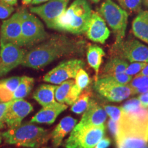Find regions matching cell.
<instances>
[{
	"mask_svg": "<svg viewBox=\"0 0 148 148\" xmlns=\"http://www.w3.org/2000/svg\"><path fill=\"white\" fill-rule=\"evenodd\" d=\"M14 10L15 9L12 5L0 0V19H5L8 18Z\"/></svg>",
	"mask_w": 148,
	"mask_h": 148,
	"instance_id": "34",
	"label": "cell"
},
{
	"mask_svg": "<svg viewBox=\"0 0 148 148\" xmlns=\"http://www.w3.org/2000/svg\"><path fill=\"white\" fill-rule=\"evenodd\" d=\"M75 82L73 79H68L61 83L60 86H57L55 90V99H56L57 102L64 103H65L66 97L70 88L73 86Z\"/></svg>",
	"mask_w": 148,
	"mask_h": 148,
	"instance_id": "26",
	"label": "cell"
},
{
	"mask_svg": "<svg viewBox=\"0 0 148 148\" xmlns=\"http://www.w3.org/2000/svg\"><path fill=\"white\" fill-rule=\"evenodd\" d=\"M67 108V106L63 103L55 102L49 106L42 107L35 115L31 119V123H46L52 124L58 117L59 114Z\"/></svg>",
	"mask_w": 148,
	"mask_h": 148,
	"instance_id": "17",
	"label": "cell"
},
{
	"mask_svg": "<svg viewBox=\"0 0 148 148\" xmlns=\"http://www.w3.org/2000/svg\"><path fill=\"white\" fill-rule=\"evenodd\" d=\"M13 92L9 90L0 81V101L8 102L12 100Z\"/></svg>",
	"mask_w": 148,
	"mask_h": 148,
	"instance_id": "35",
	"label": "cell"
},
{
	"mask_svg": "<svg viewBox=\"0 0 148 148\" xmlns=\"http://www.w3.org/2000/svg\"><path fill=\"white\" fill-rule=\"evenodd\" d=\"M82 90L77 87L76 84L74 83L73 86L70 88L69 93H68L67 97H66L65 103H67L68 105H71L77 100V98L79 97Z\"/></svg>",
	"mask_w": 148,
	"mask_h": 148,
	"instance_id": "32",
	"label": "cell"
},
{
	"mask_svg": "<svg viewBox=\"0 0 148 148\" xmlns=\"http://www.w3.org/2000/svg\"><path fill=\"white\" fill-rule=\"evenodd\" d=\"M43 148H49V147H43Z\"/></svg>",
	"mask_w": 148,
	"mask_h": 148,
	"instance_id": "48",
	"label": "cell"
},
{
	"mask_svg": "<svg viewBox=\"0 0 148 148\" xmlns=\"http://www.w3.org/2000/svg\"><path fill=\"white\" fill-rule=\"evenodd\" d=\"M32 111V104L23 99L12 100L5 114V123L10 128L17 127Z\"/></svg>",
	"mask_w": 148,
	"mask_h": 148,
	"instance_id": "14",
	"label": "cell"
},
{
	"mask_svg": "<svg viewBox=\"0 0 148 148\" xmlns=\"http://www.w3.org/2000/svg\"><path fill=\"white\" fill-rule=\"evenodd\" d=\"M115 138L116 148H140L148 144V122L138 121L122 113Z\"/></svg>",
	"mask_w": 148,
	"mask_h": 148,
	"instance_id": "4",
	"label": "cell"
},
{
	"mask_svg": "<svg viewBox=\"0 0 148 148\" xmlns=\"http://www.w3.org/2000/svg\"><path fill=\"white\" fill-rule=\"evenodd\" d=\"M57 86L51 84H41L33 93V98L42 107L49 106L55 101V90Z\"/></svg>",
	"mask_w": 148,
	"mask_h": 148,
	"instance_id": "20",
	"label": "cell"
},
{
	"mask_svg": "<svg viewBox=\"0 0 148 148\" xmlns=\"http://www.w3.org/2000/svg\"><path fill=\"white\" fill-rule=\"evenodd\" d=\"M90 92L86 91L79 95L76 101L71 105V110L74 113L80 114L87 108L90 101Z\"/></svg>",
	"mask_w": 148,
	"mask_h": 148,
	"instance_id": "25",
	"label": "cell"
},
{
	"mask_svg": "<svg viewBox=\"0 0 148 148\" xmlns=\"http://www.w3.org/2000/svg\"><path fill=\"white\" fill-rule=\"evenodd\" d=\"M34 83V79L28 76H22L20 79V82L13 93L14 99H21L29 95L32 89Z\"/></svg>",
	"mask_w": 148,
	"mask_h": 148,
	"instance_id": "23",
	"label": "cell"
},
{
	"mask_svg": "<svg viewBox=\"0 0 148 148\" xmlns=\"http://www.w3.org/2000/svg\"><path fill=\"white\" fill-rule=\"evenodd\" d=\"M90 1H91L92 2H93V3H98L99 1H100L101 0H90Z\"/></svg>",
	"mask_w": 148,
	"mask_h": 148,
	"instance_id": "45",
	"label": "cell"
},
{
	"mask_svg": "<svg viewBox=\"0 0 148 148\" xmlns=\"http://www.w3.org/2000/svg\"><path fill=\"white\" fill-rule=\"evenodd\" d=\"M1 135L6 143L29 148L41 147L51 138L49 130L31 123H25L12 127Z\"/></svg>",
	"mask_w": 148,
	"mask_h": 148,
	"instance_id": "3",
	"label": "cell"
},
{
	"mask_svg": "<svg viewBox=\"0 0 148 148\" xmlns=\"http://www.w3.org/2000/svg\"><path fill=\"white\" fill-rule=\"evenodd\" d=\"M0 46V77H2L22 64L27 51L12 44Z\"/></svg>",
	"mask_w": 148,
	"mask_h": 148,
	"instance_id": "12",
	"label": "cell"
},
{
	"mask_svg": "<svg viewBox=\"0 0 148 148\" xmlns=\"http://www.w3.org/2000/svg\"><path fill=\"white\" fill-rule=\"evenodd\" d=\"M137 75H145V76L148 77V63H147L145 67L142 69V71L140 72Z\"/></svg>",
	"mask_w": 148,
	"mask_h": 148,
	"instance_id": "40",
	"label": "cell"
},
{
	"mask_svg": "<svg viewBox=\"0 0 148 148\" xmlns=\"http://www.w3.org/2000/svg\"><path fill=\"white\" fill-rule=\"evenodd\" d=\"M104 56L105 52L103 49L98 45H93L88 47L86 52V58L89 66L95 70L96 76H97L99 67Z\"/></svg>",
	"mask_w": 148,
	"mask_h": 148,
	"instance_id": "21",
	"label": "cell"
},
{
	"mask_svg": "<svg viewBox=\"0 0 148 148\" xmlns=\"http://www.w3.org/2000/svg\"><path fill=\"white\" fill-rule=\"evenodd\" d=\"M137 98L140 101V105H141L143 108H148V92L140 94Z\"/></svg>",
	"mask_w": 148,
	"mask_h": 148,
	"instance_id": "38",
	"label": "cell"
},
{
	"mask_svg": "<svg viewBox=\"0 0 148 148\" xmlns=\"http://www.w3.org/2000/svg\"><path fill=\"white\" fill-rule=\"evenodd\" d=\"M1 1H3V2L8 3L9 5H12V6L17 4V0H1Z\"/></svg>",
	"mask_w": 148,
	"mask_h": 148,
	"instance_id": "41",
	"label": "cell"
},
{
	"mask_svg": "<svg viewBox=\"0 0 148 148\" xmlns=\"http://www.w3.org/2000/svg\"><path fill=\"white\" fill-rule=\"evenodd\" d=\"M143 2L144 5L148 8V0H143Z\"/></svg>",
	"mask_w": 148,
	"mask_h": 148,
	"instance_id": "44",
	"label": "cell"
},
{
	"mask_svg": "<svg viewBox=\"0 0 148 148\" xmlns=\"http://www.w3.org/2000/svg\"><path fill=\"white\" fill-rule=\"evenodd\" d=\"M113 56L127 60L130 62H148V47L133 37L130 36L112 47Z\"/></svg>",
	"mask_w": 148,
	"mask_h": 148,
	"instance_id": "8",
	"label": "cell"
},
{
	"mask_svg": "<svg viewBox=\"0 0 148 148\" xmlns=\"http://www.w3.org/2000/svg\"><path fill=\"white\" fill-rule=\"evenodd\" d=\"M104 109L106 114L110 116V119L114 121H119L122 114L121 106H104Z\"/></svg>",
	"mask_w": 148,
	"mask_h": 148,
	"instance_id": "30",
	"label": "cell"
},
{
	"mask_svg": "<svg viewBox=\"0 0 148 148\" xmlns=\"http://www.w3.org/2000/svg\"><path fill=\"white\" fill-rule=\"evenodd\" d=\"M106 119L105 110L95 101H89L87 108L84 112L82 119L74 128L80 130L91 127H97L104 125Z\"/></svg>",
	"mask_w": 148,
	"mask_h": 148,
	"instance_id": "15",
	"label": "cell"
},
{
	"mask_svg": "<svg viewBox=\"0 0 148 148\" xmlns=\"http://www.w3.org/2000/svg\"><path fill=\"white\" fill-rule=\"evenodd\" d=\"M110 140L108 138H103L98 142L94 148H108L110 145Z\"/></svg>",
	"mask_w": 148,
	"mask_h": 148,
	"instance_id": "39",
	"label": "cell"
},
{
	"mask_svg": "<svg viewBox=\"0 0 148 148\" xmlns=\"http://www.w3.org/2000/svg\"><path fill=\"white\" fill-rule=\"evenodd\" d=\"M123 10L130 12L138 13L141 11L142 0H117Z\"/></svg>",
	"mask_w": 148,
	"mask_h": 148,
	"instance_id": "27",
	"label": "cell"
},
{
	"mask_svg": "<svg viewBox=\"0 0 148 148\" xmlns=\"http://www.w3.org/2000/svg\"><path fill=\"white\" fill-rule=\"evenodd\" d=\"M12 44L23 47L21 34V10L3 21L0 28V45Z\"/></svg>",
	"mask_w": 148,
	"mask_h": 148,
	"instance_id": "11",
	"label": "cell"
},
{
	"mask_svg": "<svg viewBox=\"0 0 148 148\" xmlns=\"http://www.w3.org/2000/svg\"><path fill=\"white\" fill-rule=\"evenodd\" d=\"M68 2L67 0H49L41 5L30 7L29 11L39 16L47 27L51 29L57 18L66 10Z\"/></svg>",
	"mask_w": 148,
	"mask_h": 148,
	"instance_id": "13",
	"label": "cell"
},
{
	"mask_svg": "<svg viewBox=\"0 0 148 148\" xmlns=\"http://www.w3.org/2000/svg\"><path fill=\"white\" fill-rule=\"evenodd\" d=\"M132 32L138 39L148 44V10H141L133 20Z\"/></svg>",
	"mask_w": 148,
	"mask_h": 148,
	"instance_id": "19",
	"label": "cell"
},
{
	"mask_svg": "<svg viewBox=\"0 0 148 148\" xmlns=\"http://www.w3.org/2000/svg\"><path fill=\"white\" fill-rule=\"evenodd\" d=\"M11 101L8 102H0V129L5 127V117Z\"/></svg>",
	"mask_w": 148,
	"mask_h": 148,
	"instance_id": "36",
	"label": "cell"
},
{
	"mask_svg": "<svg viewBox=\"0 0 148 148\" xmlns=\"http://www.w3.org/2000/svg\"><path fill=\"white\" fill-rule=\"evenodd\" d=\"M1 141H2V136H1V135L0 134V143H1Z\"/></svg>",
	"mask_w": 148,
	"mask_h": 148,
	"instance_id": "46",
	"label": "cell"
},
{
	"mask_svg": "<svg viewBox=\"0 0 148 148\" xmlns=\"http://www.w3.org/2000/svg\"><path fill=\"white\" fill-rule=\"evenodd\" d=\"M92 10L87 0H75L66 10L57 18L52 28L73 34L86 32Z\"/></svg>",
	"mask_w": 148,
	"mask_h": 148,
	"instance_id": "2",
	"label": "cell"
},
{
	"mask_svg": "<svg viewBox=\"0 0 148 148\" xmlns=\"http://www.w3.org/2000/svg\"><path fill=\"white\" fill-rule=\"evenodd\" d=\"M84 62L79 59H71L59 63L44 75L45 82L60 84L70 78H74L77 71L84 66Z\"/></svg>",
	"mask_w": 148,
	"mask_h": 148,
	"instance_id": "10",
	"label": "cell"
},
{
	"mask_svg": "<svg viewBox=\"0 0 148 148\" xmlns=\"http://www.w3.org/2000/svg\"><path fill=\"white\" fill-rule=\"evenodd\" d=\"M21 1H22V3H23V5H29V3H32V0H21Z\"/></svg>",
	"mask_w": 148,
	"mask_h": 148,
	"instance_id": "43",
	"label": "cell"
},
{
	"mask_svg": "<svg viewBox=\"0 0 148 148\" xmlns=\"http://www.w3.org/2000/svg\"><path fill=\"white\" fill-rule=\"evenodd\" d=\"M49 0H32V5H36V4H39V3L45 2V1H48Z\"/></svg>",
	"mask_w": 148,
	"mask_h": 148,
	"instance_id": "42",
	"label": "cell"
},
{
	"mask_svg": "<svg viewBox=\"0 0 148 148\" xmlns=\"http://www.w3.org/2000/svg\"><path fill=\"white\" fill-rule=\"evenodd\" d=\"M20 79H21V77L14 76L9 77V78L1 79L0 81L9 90H10L11 92L14 93V92L15 91L16 88L18 86Z\"/></svg>",
	"mask_w": 148,
	"mask_h": 148,
	"instance_id": "33",
	"label": "cell"
},
{
	"mask_svg": "<svg viewBox=\"0 0 148 148\" xmlns=\"http://www.w3.org/2000/svg\"><path fill=\"white\" fill-rule=\"evenodd\" d=\"M97 12L116 34L114 45H117L123 41L128 18V14L126 11L112 0H106L101 3Z\"/></svg>",
	"mask_w": 148,
	"mask_h": 148,
	"instance_id": "5",
	"label": "cell"
},
{
	"mask_svg": "<svg viewBox=\"0 0 148 148\" xmlns=\"http://www.w3.org/2000/svg\"><path fill=\"white\" fill-rule=\"evenodd\" d=\"M84 45L82 40L53 35L27 51L22 65L34 69H42L57 59L79 53Z\"/></svg>",
	"mask_w": 148,
	"mask_h": 148,
	"instance_id": "1",
	"label": "cell"
},
{
	"mask_svg": "<svg viewBox=\"0 0 148 148\" xmlns=\"http://www.w3.org/2000/svg\"><path fill=\"white\" fill-rule=\"evenodd\" d=\"M85 33L88 39L101 44L105 43L110 36V30L106 22L97 12H92Z\"/></svg>",
	"mask_w": 148,
	"mask_h": 148,
	"instance_id": "16",
	"label": "cell"
},
{
	"mask_svg": "<svg viewBox=\"0 0 148 148\" xmlns=\"http://www.w3.org/2000/svg\"><path fill=\"white\" fill-rule=\"evenodd\" d=\"M140 148H148V144H147V145H145V146H143V147H140Z\"/></svg>",
	"mask_w": 148,
	"mask_h": 148,
	"instance_id": "47",
	"label": "cell"
},
{
	"mask_svg": "<svg viewBox=\"0 0 148 148\" xmlns=\"http://www.w3.org/2000/svg\"><path fill=\"white\" fill-rule=\"evenodd\" d=\"M75 84L77 85V87L82 91V90L88 87L90 82V79L88 74L86 73L83 69H80L77 71L75 77Z\"/></svg>",
	"mask_w": 148,
	"mask_h": 148,
	"instance_id": "29",
	"label": "cell"
},
{
	"mask_svg": "<svg viewBox=\"0 0 148 148\" xmlns=\"http://www.w3.org/2000/svg\"><path fill=\"white\" fill-rule=\"evenodd\" d=\"M127 85L134 90L135 94L145 93L148 92V77L136 75Z\"/></svg>",
	"mask_w": 148,
	"mask_h": 148,
	"instance_id": "24",
	"label": "cell"
},
{
	"mask_svg": "<svg viewBox=\"0 0 148 148\" xmlns=\"http://www.w3.org/2000/svg\"><path fill=\"white\" fill-rule=\"evenodd\" d=\"M77 119L71 116H66L61 119L54 130L51 133L52 145L54 148H58L61 145L62 140L66 134L71 132L77 123Z\"/></svg>",
	"mask_w": 148,
	"mask_h": 148,
	"instance_id": "18",
	"label": "cell"
},
{
	"mask_svg": "<svg viewBox=\"0 0 148 148\" xmlns=\"http://www.w3.org/2000/svg\"><path fill=\"white\" fill-rule=\"evenodd\" d=\"M94 88L98 94L112 102H120L135 94L128 85L117 84L103 77L96 79Z\"/></svg>",
	"mask_w": 148,
	"mask_h": 148,
	"instance_id": "9",
	"label": "cell"
},
{
	"mask_svg": "<svg viewBox=\"0 0 148 148\" xmlns=\"http://www.w3.org/2000/svg\"><path fill=\"white\" fill-rule=\"evenodd\" d=\"M128 63L124 59L118 56H112L109 59L102 69V75L124 73Z\"/></svg>",
	"mask_w": 148,
	"mask_h": 148,
	"instance_id": "22",
	"label": "cell"
},
{
	"mask_svg": "<svg viewBox=\"0 0 148 148\" xmlns=\"http://www.w3.org/2000/svg\"><path fill=\"white\" fill-rule=\"evenodd\" d=\"M21 34L23 47H28L38 45L49 37L42 22L26 10H21Z\"/></svg>",
	"mask_w": 148,
	"mask_h": 148,
	"instance_id": "6",
	"label": "cell"
},
{
	"mask_svg": "<svg viewBox=\"0 0 148 148\" xmlns=\"http://www.w3.org/2000/svg\"><path fill=\"white\" fill-rule=\"evenodd\" d=\"M67 1H69V0H67Z\"/></svg>",
	"mask_w": 148,
	"mask_h": 148,
	"instance_id": "49",
	"label": "cell"
},
{
	"mask_svg": "<svg viewBox=\"0 0 148 148\" xmlns=\"http://www.w3.org/2000/svg\"><path fill=\"white\" fill-rule=\"evenodd\" d=\"M147 64V62H134L130 64H128L124 73L130 76L136 75L142 71V69Z\"/></svg>",
	"mask_w": 148,
	"mask_h": 148,
	"instance_id": "31",
	"label": "cell"
},
{
	"mask_svg": "<svg viewBox=\"0 0 148 148\" xmlns=\"http://www.w3.org/2000/svg\"><path fill=\"white\" fill-rule=\"evenodd\" d=\"M104 135L105 125L80 130L73 128L64 146L65 148H94Z\"/></svg>",
	"mask_w": 148,
	"mask_h": 148,
	"instance_id": "7",
	"label": "cell"
},
{
	"mask_svg": "<svg viewBox=\"0 0 148 148\" xmlns=\"http://www.w3.org/2000/svg\"><path fill=\"white\" fill-rule=\"evenodd\" d=\"M99 77H103L112 82L122 85H127L132 79V76H130L125 73H116L112 75H101Z\"/></svg>",
	"mask_w": 148,
	"mask_h": 148,
	"instance_id": "28",
	"label": "cell"
},
{
	"mask_svg": "<svg viewBox=\"0 0 148 148\" xmlns=\"http://www.w3.org/2000/svg\"><path fill=\"white\" fill-rule=\"evenodd\" d=\"M108 127L113 137L115 138L119 130V121H114L110 119L108 122Z\"/></svg>",
	"mask_w": 148,
	"mask_h": 148,
	"instance_id": "37",
	"label": "cell"
}]
</instances>
